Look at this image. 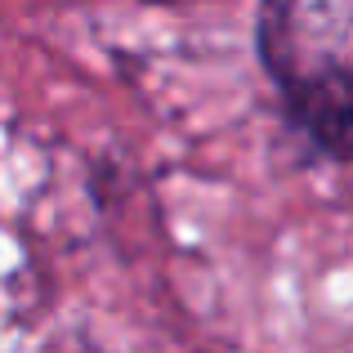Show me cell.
Returning <instances> with one entry per match:
<instances>
[{
    "label": "cell",
    "instance_id": "obj_1",
    "mask_svg": "<svg viewBox=\"0 0 353 353\" xmlns=\"http://www.w3.org/2000/svg\"><path fill=\"white\" fill-rule=\"evenodd\" d=\"M255 59L282 103L286 125L327 161H353V5H259Z\"/></svg>",
    "mask_w": 353,
    "mask_h": 353
}]
</instances>
